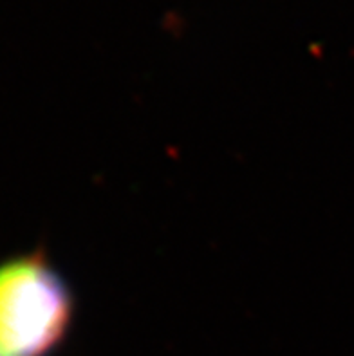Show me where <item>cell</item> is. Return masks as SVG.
Returning <instances> with one entry per match:
<instances>
[{
    "label": "cell",
    "instance_id": "cell-1",
    "mask_svg": "<svg viewBox=\"0 0 354 356\" xmlns=\"http://www.w3.org/2000/svg\"><path fill=\"white\" fill-rule=\"evenodd\" d=\"M72 316L71 289L42 253L0 262V356H47Z\"/></svg>",
    "mask_w": 354,
    "mask_h": 356
}]
</instances>
